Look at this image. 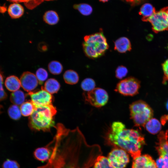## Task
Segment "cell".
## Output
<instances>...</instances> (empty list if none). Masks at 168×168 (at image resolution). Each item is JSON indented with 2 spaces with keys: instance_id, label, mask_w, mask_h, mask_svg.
<instances>
[{
  "instance_id": "5bb4252c",
  "label": "cell",
  "mask_w": 168,
  "mask_h": 168,
  "mask_svg": "<svg viewBox=\"0 0 168 168\" xmlns=\"http://www.w3.org/2000/svg\"><path fill=\"white\" fill-rule=\"evenodd\" d=\"M52 152V147L49 144L44 147L36 148L33 152L34 158L41 162L48 161L49 159Z\"/></svg>"
},
{
  "instance_id": "836d02e7",
  "label": "cell",
  "mask_w": 168,
  "mask_h": 168,
  "mask_svg": "<svg viewBox=\"0 0 168 168\" xmlns=\"http://www.w3.org/2000/svg\"><path fill=\"white\" fill-rule=\"evenodd\" d=\"M162 66L164 73L163 83H165L168 82V59L162 63Z\"/></svg>"
},
{
  "instance_id": "603a6c76",
  "label": "cell",
  "mask_w": 168,
  "mask_h": 168,
  "mask_svg": "<svg viewBox=\"0 0 168 168\" xmlns=\"http://www.w3.org/2000/svg\"><path fill=\"white\" fill-rule=\"evenodd\" d=\"M26 96L22 91L18 90L13 92L11 94L10 100L11 101L14 105H21L24 102Z\"/></svg>"
},
{
  "instance_id": "b9f144b4",
  "label": "cell",
  "mask_w": 168,
  "mask_h": 168,
  "mask_svg": "<svg viewBox=\"0 0 168 168\" xmlns=\"http://www.w3.org/2000/svg\"><path fill=\"white\" fill-rule=\"evenodd\" d=\"M100 1L102 2H107L109 0H99Z\"/></svg>"
},
{
  "instance_id": "7a4b0ae2",
  "label": "cell",
  "mask_w": 168,
  "mask_h": 168,
  "mask_svg": "<svg viewBox=\"0 0 168 168\" xmlns=\"http://www.w3.org/2000/svg\"><path fill=\"white\" fill-rule=\"evenodd\" d=\"M105 143L114 147L123 149L134 159L141 155L145 144L143 135L138 130L128 129L122 122H113L105 136Z\"/></svg>"
},
{
  "instance_id": "44dd1931",
  "label": "cell",
  "mask_w": 168,
  "mask_h": 168,
  "mask_svg": "<svg viewBox=\"0 0 168 168\" xmlns=\"http://www.w3.org/2000/svg\"><path fill=\"white\" fill-rule=\"evenodd\" d=\"M64 80L67 84L74 85L77 83L79 80V77L77 73L72 70H66L63 75Z\"/></svg>"
},
{
  "instance_id": "f35d334b",
  "label": "cell",
  "mask_w": 168,
  "mask_h": 168,
  "mask_svg": "<svg viewBox=\"0 0 168 168\" xmlns=\"http://www.w3.org/2000/svg\"><path fill=\"white\" fill-rule=\"evenodd\" d=\"M166 13L168 19V7H166L162 9Z\"/></svg>"
},
{
  "instance_id": "8fae6325",
  "label": "cell",
  "mask_w": 168,
  "mask_h": 168,
  "mask_svg": "<svg viewBox=\"0 0 168 168\" xmlns=\"http://www.w3.org/2000/svg\"><path fill=\"white\" fill-rule=\"evenodd\" d=\"M31 101L36 108L52 105L53 97L52 94L42 87L41 90L29 92Z\"/></svg>"
},
{
  "instance_id": "7bdbcfd3",
  "label": "cell",
  "mask_w": 168,
  "mask_h": 168,
  "mask_svg": "<svg viewBox=\"0 0 168 168\" xmlns=\"http://www.w3.org/2000/svg\"><path fill=\"white\" fill-rule=\"evenodd\" d=\"M46 0V1H50V0Z\"/></svg>"
},
{
  "instance_id": "30bf717a",
  "label": "cell",
  "mask_w": 168,
  "mask_h": 168,
  "mask_svg": "<svg viewBox=\"0 0 168 168\" xmlns=\"http://www.w3.org/2000/svg\"><path fill=\"white\" fill-rule=\"evenodd\" d=\"M157 139L156 148L159 158L164 163L165 168H168V130L160 131L158 135Z\"/></svg>"
},
{
  "instance_id": "ab89813d",
  "label": "cell",
  "mask_w": 168,
  "mask_h": 168,
  "mask_svg": "<svg viewBox=\"0 0 168 168\" xmlns=\"http://www.w3.org/2000/svg\"><path fill=\"white\" fill-rule=\"evenodd\" d=\"M2 106L0 105V114L1 113H2Z\"/></svg>"
},
{
  "instance_id": "ffe728a7",
  "label": "cell",
  "mask_w": 168,
  "mask_h": 168,
  "mask_svg": "<svg viewBox=\"0 0 168 168\" xmlns=\"http://www.w3.org/2000/svg\"><path fill=\"white\" fill-rule=\"evenodd\" d=\"M60 85L59 82L54 78H50L45 82L44 86L41 87L51 94L57 93Z\"/></svg>"
},
{
  "instance_id": "d590c367",
  "label": "cell",
  "mask_w": 168,
  "mask_h": 168,
  "mask_svg": "<svg viewBox=\"0 0 168 168\" xmlns=\"http://www.w3.org/2000/svg\"><path fill=\"white\" fill-rule=\"evenodd\" d=\"M48 45L45 42H40L38 44V49L40 52H46L48 50Z\"/></svg>"
},
{
  "instance_id": "f1b7e54d",
  "label": "cell",
  "mask_w": 168,
  "mask_h": 168,
  "mask_svg": "<svg viewBox=\"0 0 168 168\" xmlns=\"http://www.w3.org/2000/svg\"><path fill=\"white\" fill-rule=\"evenodd\" d=\"M96 83L94 80L91 78L84 79L81 83L82 89L86 92L90 91L95 88Z\"/></svg>"
},
{
  "instance_id": "6da1fadb",
  "label": "cell",
  "mask_w": 168,
  "mask_h": 168,
  "mask_svg": "<svg viewBox=\"0 0 168 168\" xmlns=\"http://www.w3.org/2000/svg\"><path fill=\"white\" fill-rule=\"evenodd\" d=\"M56 128L50 157L36 168H90L102 155L100 146L88 144L78 128L70 130L59 124Z\"/></svg>"
},
{
  "instance_id": "60d3db41",
  "label": "cell",
  "mask_w": 168,
  "mask_h": 168,
  "mask_svg": "<svg viewBox=\"0 0 168 168\" xmlns=\"http://www.w3.org/2000/svg\"><path fill=\"white\" fill-rule=\"evenodd\" d=\"M166 109L168 111V100H167L166 104Z\"/></svg>"
},
{
  "instance_id": "7402d4cb",
  "label": "cell",
  "mask_w": 168,
  "mask_h": 168,
  "mask_svg": "<svg viewBox=\"0 0 168 168\" xmlns=\"http://www.w3.org/2000/svg\"><path fill=\"white\" fill-rule=\"evenodd\" d=\"M43 19L46 23L50 25L57 24L59 21V17L57 13L53 10L46 12L43 16Z\"/></svg>"
},
{
  "instance_id": "4dcf8cb0",
  "label": "cell",
  "mask_w": 168,
  "mask_h": 168,
  "mask_svg": "<svg viewBox=\"0 0 168 168\" xmlns=\"http://www.w3.org/2000/svg\"><path fill=\"white\" fill-rule=\"evenodd\" d=\"M128 73L127 68L124 66H118L115 70V76L119 79H122L125 77Z\"/></svg>"
},
{
  "instance_id": "9c48e42d",
  "label": "cell",
  "mask_w": 168,
  "mask_h": 168,
  "mask_svg": "<svg viewBox=\"0 0 168 168\" xmlns=\"http://www.w3.org/2000/svg\"><path fill=\"white\" fill-rule=\"evenodd\" d=\"M155 33L168 30V19L166 12L162 9L155 13L148 20Z\"/></svg>"
},
{
  "instance_id": "d6986e66",
  "label": "cell",
  "mask_w": 168,
  "mask_h": 168,
  "mask_svg": "<svg viewBox=\"0 0 168 168\" xmlns=\"http://www.w3.org/2000/svg\"><path fill=\"white\" fill-rule=\"evenodd\" d=\"M5 84L7 89L12 92L18 90L21 86L20 79L14 75L7 77Z\"/></svg>"
},
{
  "instance_id": "7c38bea8",
  "label": "cell",
  "mask_w": 168,
  "mask_h": 168,
  "mask_svg": "<svg viewBox=\"0 0 168 168\" xmlns=\"http://www.w3.org/2000/svg\"><path fill=\"white\" fill-rule=\"evenodd\" d=\"M20 79L21 86L28 93L33 91L37 87L39 83L35 75L28 71L24 72Z\"/></svg>"
},
{
  "instance_id": "d4e9b609",
  "label": "cell",
  "mask_w": 168,
  "mask_h": 168,
  "mask_svg": "<svg viewBox=\"0 0 168 168\" xmlns=\"http://www.w3.org/2000/svg\"><path fill=\"white\" fill-rule=\"evenodd\" d=\"M93 166V168H114L110 164L107 157L102 155L97 158Z\"/></svg>"
},
{
  "instance_id": "cb8c5ba5",
  "label": "cell",
  "mask_w": 168,
  "mask_h": 168,
  "mask_svg": "<svg viewBox=\"0 0 168 168\" xmlns=\"http://www.w3.org/2000/svg\"><path fill=\"white\" fill-rule=\"evenodd\" d=\"M20 108L21 114L24 116H30L35 109L31 100L24 102L21 105Z\"/></svg>"
},
{
  "instance_id": "1f68e13d",
  "label": "cell",
  "mask_w": 168,
  "mask_h": 168,
  "mask_svg": "<svg viewBox=\"0 0 168 168\" xmlns=\"http://www.w3.org/2000/svg\"><path fill=\"white\" fill-rule=\"evenodd\" d=\"M44 0H23L26 6L29 9H32L41 4Z\"/></svg>"
},
{
  "instance_id": "4316f807",
  "label": "cell",
  "mask_w": 168,
  "mask_h": 168,
  "mask_svg": "<svg viewBox=\"0 0 168 168\" xmlns=\"http://www.w3.org/2000/svg\"><path fill=\"white\" fill-rule=\"evenodd\" d=\"M73 7L78 10L82 14L85 16L90 15L93 11L91 6L86 3L75 4L74 5Z\"/></svg>"
},
{
  "instance_id": "e575fe53",
  "label": "cell",
  "mask_w": 168,
  "mask_h": 168,
  "mask_svg": "<svg viewBox=\"0 0 168 168\" xmlns=\"http://www.w3.org/2000/svg\"><path fill=\"white\" fill-rule=\"evenodd\" d=\"M3 77L0 72V101L5 100L7 97V95L3 87Z\"/></svg>"
},
{
  "instance_id": "74e56055",
  "label": "cell",
  "mask_w": 168,
  "mask_h": 168,
  "mask_svg": "<svg viewBox=\"0 0 168 168\" xmlns=\"http://www.w3.org/2000/svg\"><path fill=\"white\" fill-rule=\"evenodd\" d=\"M10 2L13 3H17L22 2L23 0H7Z\"/></svg>"
},
{
  "instance_id": "e0dca14e",
  "label": "cell",
  "mask_w": 168,
  "mask_h": 168,
  "mask_svg": "<svg viewBox=\"0 0 168 168\" xmlns=\"http://www.w3.org/2000/svg\"><path fill=\"white\" fill-rule=\"evenodd\" d=\"M156 12L154 7L151 4L146 3L141 6L139 14L142 16V20L144 21H147Z\"/></svg>"
},
{
  "instance_id": "ba28073f",
  "label": "cell",
  "mask_w": 168,
  "mask_h": 168,
  "mask_svg": "<svg viewBox=\"0 0 168 168\" xmlns=\"http://www.w3.org/2000/svg\"><path fill=\"white\" fill-rule=\"evenodd\" d=\"M114 168H125L129 161V157L124 150L114 147L109 153L107 157Z\"/></svg>"
},
{
  "instance_id": "83f0119b",
  "label": "cell",
  "mask_w": 168,
  "mask_h": 168,
  "mask_svg": "<svg viewBox=\"0 0 168 168\" xmlns=\"http://www.w3.org/2000/svg\"><path fill=\"white\" fill-rule=\"evenodd\" d=\"M8 113L10 118L15 120L20 119L21 114L20 108L18 105L14 104L9 108Z\"/></svg>"
},
{
  "instance_id": "f546056e",
  "label": "cell",
  "mask_w": 168,
  "mask_h": 168,
  "mask_svg": "<svg viewBox=\"0 0 168 168\" xmlns=\"http://www.w3.org/2000/svg\"><path fill=\"white\" fill-rule=\"evenodd\" d=\"M35 76L39 83L42 85L48 78V74L45 69L43 68H40L37 70Z\"/></svg>"
},
{
  "instance_id": "2e32d148",
  "label": "cell",
  "mask_w": 168,
  "mask_h": 168,
  "mask_svg": "<svg viewBox=\"0 0 168 168\" xmlns=\"http://www.w3.org/2000/svg\"><path fill=\"white\" fill-rule=\"evenodd\" d=\"M8 13L12 19H17L21 17L24 14V9L19 3H13L8 7Z\"/></svg>"
},
{
  "instance_id": "ac0fdd59",
  "label": "cell",
  "mask_w": 168,
  "mask_h": 168,
  "mask_svg": "<svg viewBox=\"0 0 168 168\" xmlns=\"http://www.w3.org/2000/svg\"><path fill=\"white\" fill-rule=\"evenodd\" d=\"M144 127L149 133L154 134L160 132L161 125L158 119L152 118L147 121Z\"/></svg>"
},
{
  "instance_id": "9a60e30c",
  "label": "cell",
  "mask_w": 168,
  "mask_h": 168,
  "mask_svg": "<svg viewBox=\"0 0 168 168\" xmlns=\"http://www.w3.org/2000/svg\"><path fill=\"white\" fill-rule=\"evenodd\" d=\"M114 49L121 53L130 51L132 46L130 41L125 37L119 38L114 42Z\"/></svg>"
},
{
  "instance_id": "d6a6232c",
  "label": "cell",
  "mask_w": 168,
  "mask_h": 168,
  "mask_svg": "<svg viewBox=\"0 0 168 168\" xmlns=\"http://www.w3.org/2000/svg\"><path fill=\"white\" fill-rule=\"evenodd\" d=\"M2 168H20V165L18 162L15 160L7 159L2 165Z\"/></svg>"
},
{
  "instance_id": "5b68a950",
  "label": "cell",
  "mask_w": 168,
  "mask_h": 168,
  "mask_svg": "<svg viewBox=\"0 0 168 168\" xmlns=\"http://www.w3.org/2000/svg\"><path fill=\"white\" fill-rule=\"evenodd\" d=\"M129 109L130 118L136 126L144 127L147 121L152 118L153 110L143 100L133 102L130 105Z\"/></svg>"
},
{
  "instance_id": "277c9868",
  "label": "cell",
  "mask_w": 168,
  "mask_h": 168,
  "mask_svg": "<svg viewBox=\"0 0 168 168\" xmlns=\"http://www.w3.org/2000/svg\"><path fill=\"white\" fill-rule=\"evenodd\" d=\"M82 47L86 56L92 59L103 55L109 47L106 39L101 29L99 32L85 36Z\"/></svg>"
},
{
  "instance_id": "8d00e7d4",
  "label": "cell",
  "mask_w": 168,
  "mask_h": 168,
  "mask_svg": "<svg viewBox=\"0 0 168 168\" xmlns=\"http://www.w3.org/2000/svg\"><path fill=\"white\" fill-rule=\"evenodd\" d=\"M133 6L138 5L144 1L145 0H125Z\"/></svg>"
},
{
  "instance_id": "3957f363",
  "label": "cell",
  "mask_w": 168,
  "mask_h": 168,
  "mask_svg": "<svg viewBox=\"0 0 168 168\" xmlns=\"http://www.w3.org/2000/svg\"><path fill=\"white\" fill-rule=\"evenodd\" d=\"M57 110L53 105L36 108L29 118V126L34 131L49 132L55 124Z\"/></svg>"
},
{
  "instance_id": "484cf974",
  "label": "cell",
  "mask_w": 168,
  "mask_h": 168,
  "mask_svg": "<svg viewBox=\"0 0 168 168\" xmlns=\"http://www.w3.org/2000/svg\"><path fill=\"white\" fill-rule=\"evenodd\" d=\"M48 68L49 72L54 75H58L63 70V66L62 64L57 61H52L48 64Z\"/></svg>"
},
{
  "instance_id": "4fadbf2b",
  "label": "cell",
  "mask_w": 168,
  "mask_h": 168,
  "mask_svg": "<svg viewBox=\"0 0 168 168\" xmlns=\"http://www.w3.org/2000/svg\"><path fill=\"white\" fill-rule=\"evenodd\" d=\"M132 168H158L156 162L148 154L141 155L133 159Z\"/></svg>"
},
{
  "instance_id": "8992f818",
  "label": "cell",
  "mask_w": 168,
  "mask_h": 168,
  "mask_svg": "<svg viewBox=\"0 0 168 168\" xmlns=\"http://www.w3.org/2000/svg\"><path fill=\"white\" fill-rule=\"evenodd\" d=\"M83 97L86 102L96 108L105 105L109 100L107 91L100 88H95L90 91L84 92Z\"/></svg>"
},
{
  "instance_id": "52a82bcc",
  "label": "cell",
  "mask_w": 168,
  "mask_h": 168,
  "mask_svg": "<svg viewBox=\"0 0 168 168\" xmlns=\"http://www.w3.org/2000/svg\"><path fill=\"white\" fill-rule=\"evenodd\" d=\"M140 86L139 80L134 77H129L119 82L115 91L124 96H133L138 93Z\"/></svg>"
}]
</instances>
